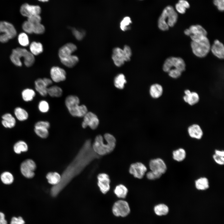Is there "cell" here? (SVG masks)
Wrapping results in <instances>:
<instances>
[{
    "mask_svg": "<svg viewBox=\"0 0 224 224\" xmlns=\"http://www.w3.org/2000/svg\"><path fill=\"white\" fill-rule=\"evenodd\" d=\"M100 156L93 151L91 140H86L72 161L63 172L59 183L51 188V196L56 197L74 177L81 173L92 161Z\"/></svg>",
    "mask_w": 224,
    "mask_h": 224,
    "instance_id": "1",
    "label": "cell"
},
{
    "mask_svg": "<svg viewBox=\"0 0 224 224\" xmlns=\"http://www.w3.org/2000/svg\"><path fill=\"white\" fill-rule=\"evenodd\" d=\"M116 145V140L112 134L106 133L103 137L100 135H97L92 144L93 151L99 156L108 154L114 150Z\"/></svg>",
    "mask_w": 224,
    "mask_h": 224,
    "instance_id": "2",
    "label": "cell"
},
{
    "mask_svg": "<svg viewBox=\"0 0 224 224\" xmlns=\"http://www.w3.org/2000/svg\"><path fill=\"white\" fill-rule=\"evenodd\" d=\"M178 15L173 7H166L163 10L158 21L159 29L163 31L169 29V27L173 26L177 22Z\"/></svg>",
    "mask_w": 224,
    "mask_h": 224,
    "instance_id": "3",
    "label": "cell"
},
{
    "mask_svg": "<svg viewBox=\"0 0 224 224\" xmlns=\"http://www.w3.org/2000/svg\"><path fill=\"white\" fill-rule=\"evenodd\" d=\"M34 56L30 51L25 48H17L13 49L10 58L14 65L20 67L22 65L21 58L23 57L25 65L27 67H30L35 63Z\"/></svg>",
    "mask_w": 224,
    "mask_h": 224,
    "instance_id": "4",
    "label": "cell"
},
{
    "mask_svg": "<svg viewBox=\"0 0 224 224\" xmlns=\"http://www.w3.org/2000/svg\"><path fill=\"white\" fill-rule=\"evenodd\" d=\"M79 98L75 95L67 96L65 100V104L69 112L72 116L82 117L88 112L87 109L84 105H79Z\"/></svg>",
    "mask_w": 224,
    "mask_h": 224,
    "instance_id": "5",
    "label": "cell"
},
{
    "mask_svg": "<svg viewBox=\"0 0 224 224\" xmlns=\"http://www.w3.org/2000/svg\"><path fill=\"white\" fill-rule=\"evenodd\" d=\"M191 46L194 54L200 58L206 56L211 49L210 43L207 37L198 41H192Z\"/></svg>",
    "mask_w": 224,
    "mask_h": 224,
    "instance_id": "6",
    "label": "cell"
},
{
    "mask_svg": "<svg viewBox=\"0 0 224 224\" xmlns=\"http://www.w3.org/2000/svg\"><path fill=\"white\" fill-rule=\"evenodd\" d=\"M172 69H176L182 72L185 69V64L184 61L180 57H170L165 61L163 66V70L166 72H168Z\"/></svg>",
    "mask_w": 224,
    "mask_h": 224,
    "instance_id": "7",
    "label": "cell"
},
{
    "mask_svg": "<svg viewBox=\"0 0 224 224\" xmlns=\"http://www.w3.org/2000/svg\"><path fill=\"white\" fill-rule=\"evenodd\" d=\"M184 34L190 37L193 41L200 40L207 37V33L201 26L198 25L191 26L184 31Z\"/></svg>",
    "mask_w": 224,
    "mask_h": 224,
    "instance_id": "8",
    "label": "cell"
},
{
    "mask_svg": "<svg viewBox=\"0 0 224 224\" xmlns=\"http://www.w3.org/2000/svg\"><path fill=\"white\" fill-rule=\"evenodd\" d=\"M112 212L116 217H125L130 213V208L127 202L120 199L114 203L112 207Z\"/></svg>",
    "mask_w": 224,
    "mask_h": 224,
    "instance_id": "9",
    "label": "cell"
},
{
    "mask_svg": "<svg viewBox=\"0 0 224 224\" xmlns=\"http://www.w3.org/2000/svg\"><path fill=\"white\" fill-rule=\"evenodd\" d=\"M36 168L35 162L30 159H26L21 164L20 170L22 175L27 178H31L34 177V172Z\"/></svg>",
    "mask_w": 224,
    "mask_h": 224,
    "instance_id": "10",
    "label": "cell"
},
{
    "mask_svg": "<svg viewBox=\"0 0 224 224\" xmlns=\"http://www.w3.org/2000/svg\"><path fill=\"white\" fill-rule=\"evenodd\" d=\"M82 124V127L85 128L89 126L92 129H95L98 127L99 119L96 115L91 112H87L84 115Z\"/></svg>",
    "mask_w": 224,
    "mask_h": 224,
    "instance_id": "11",
    "label": "cell"
},
{
    "mask_svg": "<svg viewBox=\"0 0 224 224\" xmlns=\"http://www.w3.org/2000/svg\"><path fill=\"white\" fill-rule=\"evenodd\" d=\"M147 170V168L141 162H136L130 165L129 172L134 177L141 179L143 177Z\"/></svg>",
    "mask_w": 224,
    "mask_h": 224,
    "instance_id": "12",
    "label": "cell"
},
{
    "mask_svg": "<svg viewBox=\"0 0 224 224\" xmlns=\"http://www.w3.org/2000/svg\"><path fill=\"white\" fill-rule=\"evenodd\" d=\"M97 185L101 192L107 193L110 189V180L109 175L105 173L99 174L97 176Z\"/></svg>",
    "mask_w": 224,
    "mask_h": 224,
    "instance_id": "13",
    "label": "cell"
},
{
    "mask_svg": "<svg viewBox=\"0 0 224 224\" xmlns=\"http://www.w3.org/2000/svg\"><path fill=\"white\" fill-rule=\"evenodd\" d=\"M20 12L22 16L28 18L33 15H40L41 12V8L39 6L30 5L26 3L21 6Z\"/></svg>",
    "mask_w": 224,
    "mask_h": 224,
    "instance_id": "14",
    "label": "cell"
},
{
    "mask_svg": "<svg viewBox=\"0 0 224 224\" xmlns=\"http://www.w3.org/2000/svg\"><path fill=\"white\" fill-rule=\"evenodd\" d=\"M151 170L160 173H165L167 170V166L163 160L160 158L151 160L149 163Z\"/></svg>",
    "mask_w": 224,
    "mask_h": 224,
    "instance_id": "15",
    "label": "cell"
},
{
    "mask_svg": "<svg viewBox=\"0 0 224 224\" xmlns=\"http://www.w3.org/2000/svg\"><path fill=\"white\" fill-rule=\"evenodd\" d=\"M51 80L56 82H59L65 80L66 73L64 69L58 66L53 67L50 70Z\"/></svg>",
    "mask_w": 224,
    "mask_h": 224,
    "instance_id": "16",
    "label": "cell"
},
{
    "mask_svg": "<svg viewBox=\"0 0 224 224\" xmlns=\"http://www.w3.org/2000/svg\"><path fill=\"white\" fill-rule=\"evenodd\" d=\"M112 58L115 65L118 67L122 66L126 62L124 51L119 47L113 49Z\"/></svg>",
    "mask_w": 224,
    "mask_h": 224,
    "instance_id": "17",
    "label": "cell"
},
{
    "mask_svg": "<svg viewBox=\"0 0 224 224\" xmlns=\"http://www.w3.org/2000/svg\"><path fill=\"white\" fill-rule=\"evenodd\" d=\"M7 35L10 39L14 38L17 32L14 26L11 23L4 21H0V33Z\"/></svg>",
    "mask_w": 224,
    "mask_h": 224,
    "instance_id": "18",
    "label": "cell"
},
{
    "mask_svg": "<svg viewBox=\"0 0 224 224\" xmlns=\"http://www.w3.org/2000/svg\"><path fill=\"white\" fill-rule=\"evenodd\" d=\"M211 48L213 54L220 59L224 57V47L223 44L217 40H215Z\"/></svg>",
    "mask_w": 224,
    "mask_h": 224,
    "instance_id": "19",
    "label": "cell"
},
{
    "mask_svg": "<svg viewBox=\"0 0 224 224\" xmlns=\"http://www.w3.org/2000/svg\"><path fill=\"white\" fill-rule=\"evenodd\" d=\"M185 95L183 97L184 101L189 105H192L197 104L199 101L198 94L195 92H191L189 90L184 91Z\"/></svg>",
    "mask_w": 224,
    "mask_h": 224,
    "instance_id": "20",
    "label": "cell"
},
{
    "mask_svg": "<svg viewBox=\"0 0 224 224\" xmlns=\"http://www.w3.org/2000/svg\"><path fill=\"white\" fill-rule=\"evenodd\" d=\"M188 131L191 137L198 139H201L203 134L202 129L197 124H193L189 126L188 128Z\"/></svg>",
    "mask_w": 224,
    "mask_h": 224,
    "instance_id": "21",
    "label": "cell"
},
{
    "mask_svg": "<svg viewBox=\"0 0 224 224\" xmlns=\"http://www.w3.org/2000/svg\"><path fill=\"white\" fill-rule=\"evenodd\" d=\"M1 123L3 126L6 128H11L14 127L16 124L15 118L9 113H7L2 117Z\"/></svg>",
    "mask_w": 224,
    "mask_h": 224,
    "instance_id": "22",
    "label": "cell"
},
{
    "mask_svg": "<svg viewBox=\"0 0 224 224\" xmlns=\"http://www.w3.org/2000/svg\"><path fill=\"white\" fill-rule=\"evenodd\" d=\"M35 90L41 96L44 97L47 96L48 86L43 79H37L35 81Z\"/></svg>",
    "mask_w": 224,
    "mask_h": 224,
    "instance_id": "23",
    "label": "cell"
},
{
    "mask_svg": "<svg viewBox=\"0 0 224 224\" xmlns=\"http://www.w3.org/2000/svg\"><path fill=\"white\" fill-rule=\"evenodd\" d=\"M149 91L150 95L152 98H157L162 95L163 89L161 85L156 83L151 85Z\"/></svg>",
    "mask_w": 224,
    "mask_h": 224,
    "instance_id": "24",
    "label": "cell"
},
{
    "mask_svg": "<svg viewBox=\"0 0 224 224\" xmlns=\"http://www.w3.org/2000/svg\"><path fill=\"white\" fill-rule=\"evenodd\" d=\"M114 193L119 198L124 199L127 195L128 190L127 188L123 184L117 185L114 189Z\"/></svg>",
    "mask_w": 224,
    "mask_h": 224,
    "instance_id": "25",
    "label": "cell"
},
{
    "mask_svg": "<svg viewBox=\"0 0 224 224\" xmlns=\"http://www.w3.org/2000/svg\"><path fill=\"white\" fill-rule=\"evenodd\" d=\"M14 114L16 119L21 121L27 120L29 117L28 112L25 109L20 107H17L15 109Z\"/></svg>",
    "mask_w": 224,
    "mask_h": 224,
    "instance_id": "26",
    "label": "cell"
},
{
    "mask_svg": "<svg viewBox=\"0 0 224 224\" xmlns=\"http://www.w3.org/2000/svg\"><path fill=\"white\" fill-rule=\"evenodd\" d=\"M60 61L64 65L67 67L71 68L74 67L77 64L79 61V58L77 56L72 54Z\"/></svg>",
    "mask_w": 224,
    "mask_h": 224,
    "instance_id": "27",
    "label": "cell"
},
{
    "mask_svg": "<svg viewBox=\"0 0 224 224\" xmlns=\"http://www.w3.org/2000/svg\"><path fill=\"white\" fill-rule=\"evenodd\" d=\"M73 51L67 43L61 47L58 51V55L60 60L64 59L72 54Z\"/></svg>",
    "mask_w": 224,
    "mask_h": 224,
    "instance_id": "28",
    "label": "cell"
},
{
    "mask_svg": "<svg viewBox=\"0 0 224 224\" xmlns=\"http://www.w3.org/2000/svg\"><path fill=\"white\" fill-rule=\"evenodd\" d=\"M46 178L49 184L54 185L59 183L61 176V175L57 172H49L46 175Z\"/></svg>",
    "mask_w": 224,
    "mask_h": 224,
    "instance_id": "29",
    "label": "cell"
},
{
    "mask_svg": "<svg viewBox=\"0 0 224 224\" xmlns=\"http://www.w3.org/2000/svg\"><path fill=\"white\" fill-rule=\"evenodd\" d=\"M209 183L208 179L206 177H201L195 181V186L199 190H205L209 187Z\"/></svg>",
    "mask_w": 224,
    "mask_h": 224,
    "instance_id": "30",
    "label": "cell"
},
{
    "mask_svg": "<svg viewBox=\"0 0 224 224\" xmlns=\"http://www.w3.org/2000/svg\"><path fill=\"white\" fill-rule=\"evenodd\" d=\"M30 52L34 55H37L41 53L43 50L42 44L40 42L34 41L30 46Z\"/></svg>",
    "mask_w": 224,
    "mask_h": 224,
    "instance_id": "31",
    "label": "cell"
},
{
    "mask_svg": "<svg viewBox=\"0 0 224 224\" xmlns=\"http://www.w3.org/2000/svg\"><path fill=\"white\" fill-rule=\"evenodd\" d=\"M35 95V91L30 88L25 89L21 92V96L23 100L27 102L32 101Z\"/></svg>",
    "mask_w": 224,
    "mask_h": 224,
    "instance_id": "32",
    "label": "cell"
},
{
    "mask_svg": "<svg viewBox=\"0 0 224 224\" xmlns=\"http://www.w3.org/2000/svg\"><path fill=\"white\" fill-rule=\"evenodd\" d=\"M127 81L124 75L122 73L117 75L114 80V85L117 88L122 89L124 87Z\"/></svg>",
    "mask_w": 224,
    "mask_h": 224,
    "instance_id": "33",
    "label": "cell"
},
{
    "mask_svg": "<svg viewBox=\"0 0 224 224\" xmlns=\"http://www.w3.org/2000/svg\"><path fill=\"white\" fill-rule=\"evenodd\" d=\"M28 149L27 143L24 141H19L14 145L13 150L16 154H20L21 152H26Z\"/></svg>",
    "mask_w": 224,
    "mask_h": 224,
    "instance_id": "34",
    "label": "cell"
},
{
    "mask_svg": "<svg viewBox=\"0 0 224 224\" xmlns=\"http://www.w3.org/2000/svg\"><path fill=\"white\" fill-rule=\"evenodd\" d=\"M154 210L155 213L157 215L161 216L167 214L169 209L166 205L164 204L161 203L155 206Z\"/></svg>",
    "mask_w": 224,
    "mask_h": 224,
    "instance_id": "35",
    "label": "cell"
},
{
    "mask_svg": "<svg viewBox=\"0 0 224 224\" xmlns=\"http://www.w3.org/2000/svg\"><path fill=\"white\" fill-rule=\"evenodd\" d=\"M48 95L52 97H58L61 96L63 94L62 89L57 86H54L48 87Z\"/></svg>",
    "mask_w": 224,
    "mask_h": 224,
    "instance_id": "36",
    "label": "cell"
},
{
    "mask_svg": "<svg viewBox=\"0 0 224 224\" xmlns=\"http://www.w3.org/2000/svg\"><path fill=\"white\" fill-rule=\"evenodd\" d=\"M172 154L173 159L179 162L184 160L186 156V152L184 149L182 148H180L174 151Z\"/></svg>",
    "mask_w": 224,
    "mask_h": 224,
    "instance_id": "37",
    "label": "cell"
},
{
    "mask_svg": "<svg viewBox=\"0 0 224 224\" xmlns=\"http://www.w3.org/2000/svg\"><path fill=\"white\" fill-rule=\"evenodd\" d=\"M189 4L185 0H179L175 5L176 10L181 14L185 13L186 9L189 7Z\"/></svg>",
    "mask_w": 224,
    "mask_h": 224,
    "instance_id": "38",
    "label": "cell"
},
{
    "mask_svg": "<svg viewBox=\"0 0 224 224\" xmlns=\"http://www.w3.org/2000/svg\"><path fill=\"white\" fill-rule=\"evenodd\" d=\"M1 180L5 184H12L14 180V177L10 172L5 171L2 173L0 176Z\"/></svg>",
    "mask_w": 224,
    "mask_h": 224,
    "instance_id": "39",
    "label": "cell"
},
{
    "mask_svg": "<svg viewBox=\"0 0 224 224\" xmlns=\"http://www.w3.org/2000/svg\"><path fill=\"white\" fill-rule=\"evenodd\" d=\"M34 130L35 134L42 138H47L49 135L48 129L43 127H34Z\"/></svg>",
    "mask_w": 224,
    "mask_h": 224,
    "instance_id": "40",
    "label": "cell"
},
{
    "mask_svg": "<svg viewBox=\"0 0 224 224\" xmlns=\"http://www.w3.org/2000/svg\"><path fill=\"white\" fill-rule=\"evenodd\" d=\"M18 39L19 43L22 46L26 47L29 44V38L26 33L25 32L20 34L18 36Z\"/></svg>",
    "mask_w": 224,
    "mask_h": 224,
    "instance_id": "41",
    "label": "cell"
},
{
    "mask_svg": "<svg viewBox=\"0 0 224 224\" xmlns=\"http://www.w3.org/2000/svg\"><path fill=\"white\" fill-rule=\"evenodd\" d=\"M132 23L131 18L128 16H126L124 18L120 23V27L123 31H126L130 28L129 25Z\"/></svg>",
    "mask_w": 224,
    "mask_h": 224,
    "instance_id": "42",
    "label": "cell"
},
{
    "mask_svg": "<svg viewBox=\"0 0 224 224\" xmlns=\"http://www.w3.org/2000/svg\"><path fill=\"white\" fill-rule=\"evenodd\" d=\"M22 28L26 33L30 34L33 33V25L28 21L23 23Z\"/></svg>",
    "mask_w": 224,
    "mask_h": 224,
    "instance_id": "43",
    "label": "cell"
},
{
    "mask_svg": "<svg viewBox=\"0 0 224 224\" xmlns=\"http://www.w3.org/2000/svg\"><path fill=\"white\" fill-rule=\"evenodd\" d=\"M38 107L40 111L43 113L47 112L49 110V104L44 100H41L39 102Z\"/></svg>",
    "mask_w": 224,
    "mask_h": 224,
    "instance_id": "44",
    "label": "cell"
},
{
    "mask_svg": "<svg viewBox=\"0 0 224 224\" xmlns=\"http://www.w3.org/2000/svg\"><path fill=\"white\" fill-rule=\"evenodd\" d=\"M45 31L44 26L40 23L33 25V33L37 34H42Z\"/></svg>",
    "mask_w": 224,
    "mask_h": 224,
    "instance_id": "45",
    "label": "cell"
},
{
    "mask_svg": "<svg viewBox=\"0 0 224 224\" xmlns=\"http://www.w3.org/2000/svg\"><path fill=\"white\" fill-rule=\"evenodd\" d=\"M162 175L160 173L151 170L147 173L146 176L147 179L154 180L159 178Z\"/></svg>",
    "mask_w": 224,
    "mask_h": 224,
    "instance_id": "46",
    "label": "cell"
},
{
    "mask_svg": "<svg viewBox=\"0 0 224 224\" xmlns=\"http://www.w3.org/2000/svg\"><path fill=\"white\" fill-rule=\"evenodd\" d=\"M41 18L40 15L32 16L28 18L27 21L33 25H35L41 23Z\"/></svg>",
    "mask_w": 224,
    "mask_h": 224,
    "instance_id": "47",
    "label": "cell"
},
{
    "mask_svg": "<svg viewBox=\"0 0 224 224\" xmlns=\"http://www.w3.org/2000/svg\"><path fill=\"white\" fill-rule=\"evenodd\" d=\"M125 57L126 62L129 61L132 55L131 49L129 46L127 45L124 46L123 49Z\"/></svg>",
    "mask_w": 224,
    "mask_h": 224,
    "instance_id": "48",
    "label": "cell"
},
{
    "mask_svg": "<svg viewBox=\"0 0 224 224\" xmlns=\"http://www.w3.org/2000/svg\"><path fill=\"white\" fill-rule=\"evenodd\" d=\"M182 72L176 69H172L168 72L169 75L173 78L179 77L181 74Z\"/></svg>",
    "mask_w": 224,
    "mask_h": 224,
    "instance_id": "49",
    "label": "cell"
},
{
    "mask_svg": "<svg viewBox=\"0 0 224 224\" xmlns=\"http://www.w3.org/2000/svg\"><path fill=\"white\" fill-rule=\"evenodd\" d=\"M72 32L75 37L77 40H81L84 37L85 32H84L74 29L72 30Z\"/></svg>",
    "mask_w": 224,
    "mask_h": 224,
    "instance_id": "50",
    "label": "cell"
},
{
    "mask_svg": "<svg viewBox=\"0 0 224 224\" xmlns=\"http://www.w3.org/2000/svg\"><path fill=\"white\" fill-rule=\"evenodd\" d=\"M25 222L21 217H13L11 220L10 224H25Z\"/></svg>",
    "mask_w": 224,
    "mask_h": 224,
    "instance_id": "51",
    "label": "cell"
},
{
    "mask_svg": "<svg viewBox=\"0 0 224 224\" xmlns=\"http://www.w3.org/2000/svg\"><path fill=\"white\" fill-rule=\"evenodd\" d=\"M213 3L218 9L221 11L224 10V0H214Z\"/></svg>",
    "mask_w": 224,
    "mask_h": 224,
    "instance_id": "52",
    "label": "cell"
},
{
    "mask_svg": "<svg viewBox=\"0 0 224 224\" xmlns=\"http://www.w3.org/2000/svg\"><path fill=\"white\" fill-rule=\"evenodd\" d=\"M50 127V123L47 121H40L37 122L34 127H43L49 129Z\"/></svg>",
    "mask_w": 224,
    "mask_h": 224,
    "instance_id": "53",
    "label": "cell"
},
{
    "mask_svg": "<svg viewBox=\"0 0 224 224\" xmlns=\"http://www.w3.org/2000/svg\"><path fill=\"white\" fill-rule=\"evenodd\" d=\"M213 158L217 164L220 165H223L224 164V156H220L215 154L213 156Z\"/></svg>",
    "mask_w": 224,
    "mask_h": 224,
    "instance_id": "54",
    "label": "cell"
},
{
    "mask_svg": "<svg viewBox=\"0 0 224 224\" xmlns=\"http://www.w3.org/2000/svg\"><path fill=\"white\" fill-rule=\"evenodd\" d=\"M10 39L9 36L7 35L2 33L0 35V42L2 43L7 42Z\"/></svg>",
    "mask_w": 224,
    "mask_h": 224,
    "instance_id": "55",
    "label": "cell"
},
{
    "mask_svg": "<svg viewBox=\"0 0 224 224\" xmlns=\"http://www.w3.org/2000/svg\"><path fill=\"white\" fill-rule=\"evenodd\" d=\"M0 224H7V222L5 218L4 214L0 212Z\"/></svg>",
    "mask_w": 224,
    "mask_h": 224,
    "instance_id": "56",
    "label": "cell"
},
{
    "mask_svg": "<svg viewBox=\"0 0 224 224\" xmlns=\"http://www.w3.org/2000/svg\"><path fill=\"white\" fill-rule=\"evenodd\" d=\"M43 79L48 86L51 85L53 83L52 80L49 78H44Z\"/></svg>",
    "mask_w": 224,
    "mask_h": 224,
    "instance_id": "57",
    "label": "cell"
},
{
    "mask_svg": "<svg viewBox=\"0 0 224 224\" xmlns=\"http://www.w3.org/2000/svg\"><path fill=\"white\" fill-rule=\"evenodd\" d=\"M215 154L221 156H224V152L223 151H220L216 150L215 151Z\"/></svg>",
    "mask_w": 224,
    "mask_h": 224,
    "instance_id": "58",
    "label": "cell"
},
{
    "mask_svg": "<svg viewBox=\"0 0 224 224\" xmlns=\"http://www.w3.org/2000/svg\"><path fill=\"white\" fill-rule=\"evenodd\" d=\"M39 1L42 2H46L49 1V0H38Z\"/></svg>",
    "mask_w": 224,
    "mask_h": 224,
    "instance_id": "59",
    "label": "cell"
}]
</instances>
